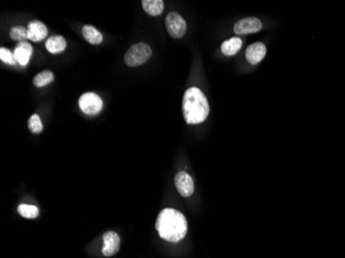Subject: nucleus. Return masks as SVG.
Here are the masks:
<instances>
[{
    "label": "nucleus",
    "instance_id": "nucleus-1",
    "mask_svg": "<svg viewBox=\"0 0 345 258\" xmlns=\"http://www.w3.org/2000/svg\"><path fill=\"white\" fill-rule=\"evenodd\" d=\"M155 228L159 237L170 243H178L187 233V221L184 215L175 209H164L159 213Z\"/></svg>",
    "mask_w": 345,
    "mask_h": 258
},
{
    "label": "nucleus",
    "instance_id": "nucleus-2",
    "mask_svg": "<svg viewBox=\"0 0 345 258\" xmlns=\"http://www.w3.org/2000/svg\"><path fill=\"white\" fill-rule=\"evenodd\" d=\"M182 111L187 124H201L208 118L210 113L209 102L199 88L191 87L186 90L182 102Z\"/></svg>",
    "mask_w": 345,
    "mask_h": 258
},
{
    "label": "nucleus",
    "instance_id": "nucleus-3",
    "mask_svg": "<svg viewBox=\"0 0 345 258\" xmlns=\"http://www.w3.org/2000/svg\"><path fill=\"white\" fill-rule=\"evenodd\" d=\"M152 55V50L149 44L145 42H139L127 50L124 55V62L131 67H137L146 63L150 59Z\"/></svg>",
    "mask_w": 345,
    "mask_h": 258
},
{
    "label": "nucleus",
    "instance_id": "nucleus-4",
    "mask_svg": "<svg viewBox=\"0 0 345 258\" xmlns=\"http://www.w3.org/2000/svg\"><path fill=\"white\" fill-rule=\"evenodd\" d=\"M165 27L172 38H181L187 29L185 20L175 12L168 13L165 17Z\"/></svg>",
    "mask_w": 345,
    "mask_h": 258
},
{
    "label": "nucleus",
    "instance_id": "nucleus-5",
    "mask_svg": "<svg viewBox=\"0 0 345 258\" xmlns=\"http://www.w3.org/2000/svg\"><path fill=\"white\" fill-rule=\"evenodd\" d=\"M79 107L84 114L94 116L102 111L103 100L96 93L87 92L79 98Z\"/></svg>",
    "mask_w": 345,
    "mask_h": 258
},
{
    "label": "nucleus",
    "instance_id": "nucleus-6",
    "mask_svg": "<svg viewBox=\"0 0 345 258\" xmlns=\"http://www.w3.org/2000/svg\"><path fill=\"white\" fill-rule=\"evenodd\" d=\"M262 28L263 24L260 19L249 17L238 21L234 26V31L237 35H246L258 32L262 30Z\"/></svg>",
    "mask_w": 345,
    "mask_h": 258
},
{
    "label": "nucleus",
    "instance_id": "nucleus-7",
    "mask_svg": "<svg viewBox=\"0 0 345 258\" xmlns=\"http://www.w3.org/2000/svg\"><path fill=\"white\" fill-rule=\"evenodd\" d=\"M175 186L180 195L183 197H189L194 191L193 181L191 177L185 172H180L176 175Z\"/></svg>",
    "mask_w": 345,
    "mask_h": 258
},
{
    "label": "nucleus",
    "instance_id": "nucleus-8",
    "mask_svg": "<svg viewBox=\"0 0 345 258\" xmlns=\"http://www.w3.org/2000/svg\"><path fill=\"white\" fill-rule=\"evenodd\" d=\"M267 48L263 42H254L251 43L245 52V57L250 64H257L260 63L266 56Z\"/></svg>",
    "mask_w": 345,
    "mask_h": 258
},
{
    "label": "nucleus",
    "instance_id": "nucleus-9",
    "mask_svg": "<svg viewBox=\"0 0 345 258\" xmlns=\"http://www.w3.org/2000/svg\"><path fill=\"white\" fill-rule=\"evenodd\" d=\"M104 247L103 254L105 256L115 255L120 248V238L115 231H107L104 234Z\"/></svg>",
    "mask_w": 345,
    "mask_h": 258
},
{
    "label": "nucleus",
    "instance_id": "nucleus-10",
    "mask_svg": "<svg viewBox=\"0 0 345 258\" xmlns=\"http://www.w3.org/2000/svg\"><path fill=\"white\" fill-rule=\"evenodd\" d=\"M33 48L32 45L27 41H20L15 48L14 55L16 57L17 62L21 66H26L32 56Z\"/></svg>",
    "mask_w": 345,
    "mask_h": 258
},
{
    "label": "nucleus",
    "instance_id": "nucleus-11",
    "mask_svg": "<svg viewBox=\"0 0 345 258\" xmlns=\"http://www.w3.org/2000/svg\"><path fill=\"white\" fill-rule=\"evenodd\" d=\"M28 30V38L34 42L41 41L48 35V27L44 24L42 22L34 20L28 23L27 26Z\"/></svg>",
    "mask_w": 345,
    "mask_h": 258
},
{
    "label": "nucleus",
    "instance_id": "nucleus-12",
    "mask_svg": "<svg viewBox=\"0 0 345 258\" xmlns=\"http://www.w3.org/2000/svg\"><path fill=\"white\" fill-rule=\"evenodd\" d=\"M46 49L51 54H60L66 49V40L61 35H53L47 39Z\"/></svg>",
    "mask_w": 345,
    "mask_h": 258
},
{
    "label": "nucleus",
    "instance_id": "nucleus-13",
    "mask_svg": "<svg viewBox=\"0 0 345 258\" xmlns=\"http://www.w3.org/2000/svg\"><path fill=\"white\" fill-rule=\"evenodd\" d=\"M142 6L144 11L152 17L161 15L164 10V3L162 0H143Z\"/></svg>",
    "mask_w": 345,
    "mask_h": 258
},
{
    "label": "nucleus",
    "instance_id": "nucleus-14",
    "mask_svg": "<svg viewBox=\"0 0 345 258\" xmlns=\"http://www.w3.org/2000/svg\"><path fill=\"white\" fill-rule=\"evenodd\" d=\"M242 48V40L240 37H232L221 44V52L226 56L236 55Z\"/></svg>",
    "mask_w": 345,
    "mask_h": 258
},
{
    "label": "nucleus",
    "instance_id": "nucleus-15",
    "mask_svg": "<svg viewBox=\"0 0 345 258\" xmlns=\"http://www.w3.org/2000/svg\"><path fill=\"white\" fill-rule=\"evenodd\" d=\"M82 34L84 38L91 44H100L103 41V34L95 27L91 25H85L82 28Z\"/></svg>",
    "mask_w": 345,
    "mask_h": 258
},
{
    "label": "nucleus",
    "instance_id": "nucleus-16",
    "mask_svg": "<svg viewBox=\"0 0 345 258\" xmlns=\"http://www.w3.org/2000/svg\"><path fill=\"white\" fill-rule=\"evenodd\" d=\"M54 74L51 72V70H44V72L37 74L34 78H33V84L35 87L41 88L45 86H48L49 84H51L54 81Z\"/></svg>",
    "mask_w": 345,
    "mask_h": 258
},
{
    "label": "nucleus",
    "instance_id": "nucleus-17",
    "mask_svg": "<svg viewBox=\"0 0 345 258\" xmlns=\"http://www.w3.org/2000/svg\"><path fill=\"white\" fill-rule=\"evenodd\" d=\"M18 213L26 219H34L38 216L39 210L37 207L32 205V204H25L21 203L18 207Z\"/></svg>",
    "mask_w": 345,
    "mask_h": 258
},
{
    "label": "nucleus",
    "instance_id": "nucleus-18",
    "mask_svg": "<svg viewBox=\"0 0 345 258\" xmlns=\"http://www.w3.org/2000/svg\"><path fill=\"white\" fill-rule=\"evenodd\" d=\"M10 36L12 39L17 41H26L28 38V30L23 26H14L10 30Z\"/></svg>",
    "mask_w": 345,
    "mask_h": 258
},
{
    "label": "nucleus",
    "instance_id": "nucleus-19",
    "mask_svg": "<svg viewBox=\"0 0 345 258\" xmlns=\"http://www.w3.org/2000/svg\"><path fill=\"white\" fill-rule=\"evenodd\" d=\"M28 128L34 134H38L42 131V123L40 117L37 114H33L32 116H30V118L28 119Z\"/></svg>",
    "mask_w": 345,
    "mask_h": 258
},
{
    "label": "nucleus",
    "instance_id": "nucleus-20",
    "mask_svg": "<svg viewBox=\"0 0 345 258\" xmlns=\"http://www.w3.org/2000/svg\"><path fill=\"white\" fill-rule=\"evenodd\" d=\"M0 59H2L3 62H5L9 65H15L17 63V60H16L14 53L9 49L4 48V46L2 49H0Z\"/></svg>",
    "mask_w": 345,
    "mask_h": 258
}]
</instances>
